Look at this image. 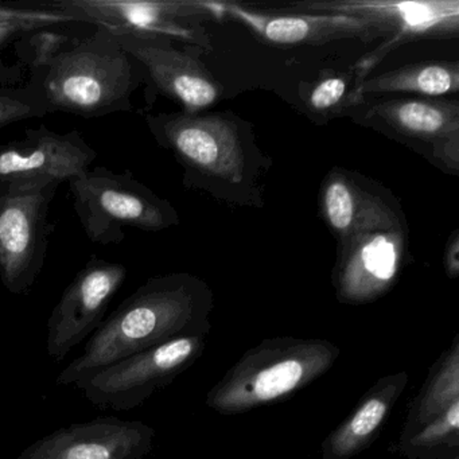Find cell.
<instances>
[{"label":"cell","instance_id":"1","mask_svg":"<svg viewBox=\"0 0 459 459\" xmlns=\"http://www.w3.org/2000/svg\"><path fill=\"white\" fill-rule=\"evenodd\" d=\"M213 292L189 273L155 276L126 298L91 335L84 353L58 375L57 385H74L85 376L178 338L211 333Z\"/></svg>","mask_w":459,"mask_h":459},{"label":"cell","instance_id":"2","mask_svg":"<svg viewBox=\"0 0 459 459\" xmlns=\"http://www.w3.org/2000/svg\"><path fill=\"white\" fill-rule=\"evenodd\" d=\"M142 82L138 63L108 30L96 29L48 68L33 72L29 82L41 93L49 114L95 119L133 111V95Z\"/></svg>","mask_w":459,"mask_h":459},{"label":"cell","instance_id":"3","mask_svg":"<svg viewBox=\"0 0 459 459\" xmlns=\"http://www.w3.org/2000/svg\"><path fill=\"white\" fill-rule=\"evenodd\" d=\"M340 356L335 343L321 338H265L209 389L206 407L232 416L284 402L329 372Z\"/></svg>","mask_w":459,"mask_h":459},{"label":"cell","instance_id":"4","mask_svg":"<svg viewBox=\"0 0 459 459\" xmlns=\"http://www.w3.org/2000/svg\"><path fill=\"white\" fill-rule=\"evenodd\" d=\"M68 185L77 219L92 243L120 244L125 227L160 232L178 224L173 205L139 182L131 170L117 173L98 166Z\"/></svg>","mask_w":459,"mask_h":459},{"label":"cell","instance_id":"5","mask_svg":"<svg viewBox=\"0 0 459 459\" xmlns=\"http://www.w3.org/2000/svg\"><path fill=\"white\" fill-rule=\"evenodd\" d=\"M57 189L56 184L0 185V281L12 294H29L44 270Z\"/></svg>","mask_w":459,"mask_h":459},{"label":"cell","instance_id":"6","mask_svg":"<svg viewBox=\"0 0 459 459\" xmlns=\"http://www.w3.org/2000/svg\"><path fill=\"white\" fill-rule=\"evenodd\" d=\"M205 345L206 337L178 338L101 368L74 385L96 407L131 411L193 367Z\"/></svg>","mask_w":459,"mask_h":459},{"label":"cell","instance_id":"7","mask_svg":"<svg viewBox=\"0 0 459 459\" xmlns=\"http://www.w3.org/2000/svg\"><path fill=\"white\" fill-rule=\"evenodd\" d=\"M33 6L57 10L82 23L109 33L160 37L201 45V18L212 12L206 2H142V0H50Z\"/></svg>","mask_w":459,"mask_h":459},{"label":"cell","instance_id":"8","mask_svg":"<svg viewBox=\"0 0 459 459\" xmlns=\"http://www.w3.org/2000/svg\"><path fill=\"white\" fill-rule=\"evenodd\" d=\"M300 9L322 14L351 15L367 18L389 33L384 45L362 58L357 71L356 87L365 80L376 64L380 63L400 45L418 39H453L459 31V4L456 0L435 2H389V0H348L295 4ZM354 87V88H356Z\"/></svg>","mask_w":459,"mask_h":459},{"label":"cell","instance_id":"9","mask_svg":"<svg viewBox=\"0 0 459 459\" xmlns=\"http://www.w3.org/2000/svg\"><path fill=\"white\" fill-rule=\"evenodd\" d=\"M155 141L170 150L187 170L240 184L246 173L243 143L238 127L221 117L190 114L147 115Z\"/></svg>","mask_w":459,"mask_h":459},{"label":"cell","instance_id":"10","mask_svg":"<svg viewBox=\"0 0 459 459\" xmlns=\"http://www.w3.org/2000/svg\"><path fill=\"white\" fill-rule=\"evenodd\" d=\"M127 270L120 263L90 257L74 276L48 321V356L60 364L74 346L103 324L109 303L125 283Z\"/></svg>","mask_w":459,"mask_h":459},{"label":"cell","instance_id":"11","mask_svg":"<svg viewBox=\"0 0 459 459\" xmlns=\"http://www.w3.org/2000/svg\"><path fill=\"white\" fill-rule=\"evenodd\" d=\"M98 152L77 130L58 134L45 126L0 146V185L68 184L90 170Z\"/></svg>","mask_w":459,"mask_h":459},{"label":"cell","instance_id":"12","mask_svg":"<svg viewBox=\"0 0 459 459\" xmlns=\"http://www.w3.org/2000/svg\"><path fill=\"white\" fill-rule=\"evenodd\" d=\"M111 34L138 63L144 82L166 98L179 101L185 107V114L192 115L219 99L220 85L204 64L195 56L176 49L170 39Z\"/></svg>","mask_w":459,"mask_h":459},{"label":"cell","instance_id":"13","mask_svg":"<svg viewBox=\"0 0 459 459\" xmlns=\"http://www.w3.org/2000/svg\"><path fill=\"white\" fill-rule=\"evenodd\" d=\"M155 429L114 416L61 427L26 447L17 459H143L154 448Z\"/></svg>","mask_w":459,"mask_h":459},{"label":"cell","instance_id":"14","mask_svg":"<svg viewBox=\"0 0 459 459\" xmlns=\"http://www.w3.org/2000/svg\"><path fill=\"white\" fill-rule=\"evenodd\" d=\"M342 252L333 273L335 295L345 305H367L396 283L404 263V230L364 233L341 241Z\"/></svg>","mask_w":459,"mask_h":459},{"label":"cell","instance_id":"15","mask_svg":"<svg viewBox=\"0 0 459 459\" xmlns=\"http://www.w3.org/2000/svg\"><path fill=\"white\" fill-rule=\"evenodd\" d=\"M208 4L213 13L224 12L271 44L321 45L348 39L368 42L389 37L385 29L367 18L340 14H273L241 4Z\"/></svg>","mask_w":459,"mask_h":459},{"label":"cell","instance_id":"16","mask_svg":"<svg viewBox=\"0 0 459 459\" xmlns=\"http://www.w3.org/2000/svg\"><path fill=\"white\" fill-rule=\"evenodd\" d=\"M386 127L408 139L434 144L443 152V162L458 168L459 107L456 101L439 99H394L369 108Z\"/></svg>","mask_w":459,"mask_h":459},{"label":"cell","instance_id":"17","mask_svg":"<svg viewBox=\"0 0 459 459\" xmlns=\"http://www.w3.org/2000/svg\"><path fill=\"white\" fill-rule=\"evenodd\" d=\"M405 370L378 378L321 445L322 459H351L369 448L388 421L397 400L407 388Z\"/></svg>","mask_w":459,"mask_h":459},{"label":"cell","instance_id":"18","mask_svg":"<svg viewBox=\"0 0 459 459\" xmlns=\"http://www.w3.org/2000/svg\"><path fill=\"white\" fill-rule=\"evenodd\" d=\"M322 213L340 241L364 233L404 230L399 216L380 195L368 192L343 171H333L325 179Z\"/></svg>","mask_w":459,"mask_h":459},{"label":"cell","instance_id":"19","mask_svg":"<svg viewBox=\"0 0 459 459\" xmlns=\"http://www.w3.org/2000/svg\"><path fill=\"white\" fill-rule=\"evenodd\" d=\"M455 402H459V334L429 368L426 381L408 408L399 440L415 434Z\"/></svg>","mask_w":459,"mask_h":459},{"label":"cell","instance_id":"20","mask_svg":"<svg viewBox=\"0 0 459 459\" xmlns=\"http://www.w3.org/2000/svg\"><path fill=\"white\" fill-rule=\"evenodd\" d=\"M459 68L456 63H421L403 66L380 76L362 80L351 93V103L375 93L413 92L437 98L458 91Z\"/></svg>","mask_w":459,"mask_h":459},{"label":"cell","instance_id":"21","mask_svg":"<svg viewBox=\"0 0 459 459\" xmlns=\"http://www.w3.org/2000/svg\"><path fill=\"white\" fill-rule=\"evenodd\" d=\"M397 451L408 459H446L459 455V402L404 440Z\"/></svg>","mask_w":459,"mask_h":459},{"label":"cell","instance_id":"22","mask_svg":"<svg viewBox=\"0 0 459 459\" xmlns=\"http://www.w3.org/2000/svg\"><path fill=\"white\" fill-rule=\"evenodd\" d=\"M76 39L56 28L39 29L14 41L15 56L33 72L42 71L52 64Z\"/></svg>","mask_w":459,"mask_h":459},{"label":"cell","instance_id":"23","mask_svg":"<svg viewBox=\"0 0 459 459\" xmlns=\"http://www.w3.org/2000/svg\"><path fill=\"white\" fill-rule=\"evenodd\" d=\"M49 115L47 104L36 87L28 82L25 87L0 90V128L28 119H39Z\"/></svg>","mask_w":459,"mask_h":459},{"label":"cell","instance_id":"24","mask_svg":"<svg viewBox=\"0 0 459 459\" xmlns=\"http://www.w3.org/2000/svg\"><path fill=\"white\" fill-rule=\"evenodd\" d=\"M45 29L44 26L29 22H0V90L14 88L22 80V69L20 65H10L2 57L7 45L14 44L21 37L30 31Z\"/></svg>","mask_w":459,"mask_h":459},{"label":"cell","instance_id":"25","mask_svg":"<svg viewBox=\"0 0 459 459\" xmlns=\"http://www.w3.org/2000/svg\"><path fill=\"white\" fill-rule=\"evenodd\" d=\"M348 82L343 77H326L313 88L308 96V106L316 111H329L343 100Z\"/></svg>","mask_w":459,"mask_h":459},{"label":"cell","instance_id":"26","mask_svg":"<svg viewBox=\"0 0 459 459\" xmlns=\"http://www.w3.org/2000/svg\"><path fill=\"white\" fill-rule=\"evenodd\" d=\"M458 248V232H454L445 255L446 273L451 279L458 278L459 275Z\"/></svg>","mask_w":459,"mask_h":459},{"label":"cell","instance_id":"27","mask_svg":"<svg viewBox=\"0 0 459 459\" xmlns=\"http://www.w3.org/2000/svg\"><path fill=\"white\" fill-rule=\"evenodd\" d=\"M446 459H459V455L451 456V458H446Z\"/></svg>","mask_w":459,"mask_h":459}]
</instances>
